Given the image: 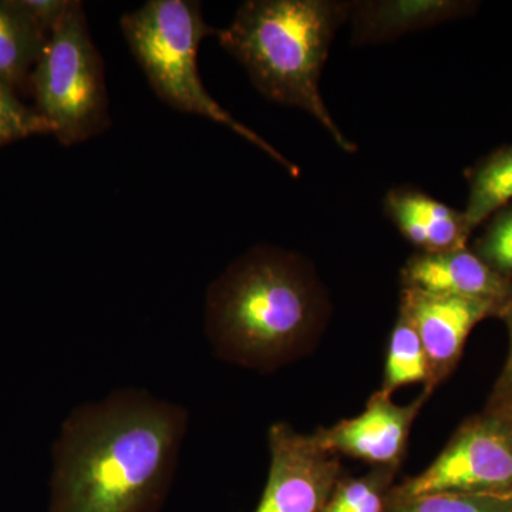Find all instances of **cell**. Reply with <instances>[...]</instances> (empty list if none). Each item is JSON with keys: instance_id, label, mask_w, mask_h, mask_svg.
Segmentation results:
<instances>
[{"instance_id": "cell-1", "label": "cell", "mask_w": 512, "mask_h": 512, "mask_svg": "<svg viewBox=\"0 0 512 512\" xmlns=\"http://www.w3.org/2000/svg\"><path fill=\"white\" fill-rule=\"evenodd\" d=\"M188 413L123 389L77 407L55 448L49 512H158L170 493Z\"/></svg>"}, {"instance_id": "cell-2", "label": "cell", "mask_w": 512, "mask_h": 512, "mask_svg": "<svg viewBox=\"0 0 512 512\" xmlns=\"http://www.w3.org/2000/svg\"><path fill=\"white\" fill-rule=\"evenodd\" d=\"M322 313L318 281L301 258L256 248L211 286L205 323L218 356L268 370L308 345Z\"/></svg>"}, {"instance_id": "cell-3", "label": "cell", "mask_w": 512, "mask_h": 512, "mask_svg": "<svg viewBox=\"0 0 512 512\" xmlns=\"http://www.w3.org/2000/svg\"><path fill=\"white\" fill-rule=\"evenodd\" d=\"M349 12L350 2L336 0H248L217 36L266 99L311 114L353 154L356 144L335 123L320 93L330 46Z\"/></svg>"}, {"instance_id": "cell-4", "label": "cell", "mask_w": 512, "mask_h": 512, "mask_svg": "<svg viewBox=\"0 0 512 512\" xmlns=\"http://www.w3.org/2000/svg\"><path fill=\"white\" fill-rule=\"evenodd\" d=\"M121 30L161 100L174 109L228 127L274 158L292 177H298V165L231 116L205 89L198 70V49L205 37L217 36L218 30L205 23L200 3L150 0L121 18Z\"/></svg>"}, {"instance_id": "cell-5", "label": "cell", "mask_w": 512, "mask_h": 512, "mask_svg": "<svg viewBox=\"0 0 512 512\" xmlns=\"http://www.w3.org/2000/svg\"><path fill=\"white\" fill-rule=\"evenodd\" d=\"M29 84L35 110L64 146L83 143L110 126L103 60L79 0L70 2L47 36Z\"/></svg>"}, {"instance_id": "cell-6", "label": "cell", "mask_w": 512, "mask_h": 512, "mask_svg": "<svg viewBox=\"0 0 512 512\" xmlns=\"http://www.w3.org/2000/svg\"><path fill=\"white\" fill-rule=\"evenodd\" d=\"M433 493H512V429L501 414L485 407L464 421L423 473L390 490L396 497Z\"/></svg>"}, {"instance_id": "cell-7", "label": "cell", "mask_w": 512, "mask_h": 512, "mask_svg": "<svg viewBox=\"0 0 512 512\" xmlns=\"http://www.w3.org/2000/svg\"><path fill=\"white\" fill-rule=\"evenodd\" d=\"M268 480L255 512H322L343 476L339 456L288 423L269 429Z\"/></svg>"}, {"instance_id": "cell-8", "label": "cell", "mask_w": 512, "mask_h": 512, "mask_svg": "<svg viewBox=\"0 0 512 512\" xmlns=\"http://www.w3.org/2000/svg\"><path fill=\"white\" fill-rule=\"evenodd\" d=\"M399 309L419 332L430 369L424 390L433 393L456 370L471 330L484 319L498 318L503 306L403 288Z\"/></svg>"}, {"instance_id": "cell-9", "label": "cell", "mask_w": 512, "mask_h": 512, "mask_svg": "<svg viewBox=\"0 0 512 512\" xmlns=\"http://www.w3.org/2000/svg\"><path fill=\"white\" fill-rule=\"evenodd\" d=\"M431 394L423 390L412 403L400 406L379 390L365 412L328 429L320 427L313 436L323 450L336 456L356 458L372 467L400 468L414 420Z\"/></svg>"}, {"instance_id": "cell-10", "label": "cell", "mask_w": 512, "mask_h": 512, "mask_svg": "<svg viewBox=\"0 0 512 512\" xmlns=\"http://www.w3.org/2000/svg\"><path fill=\"white\" fill-rule=\"evenodd\" d=\"M402 286L434 295L481 299L504 306L512 301V282L493 271L471 248L436 254L417 252L403 266Z\"/></svg>"}, {"instance_id": "cell-11", "label": "cell", "mask_w": 512, "mask_h": 512, "mask_svg": "<svg viewBox=\"0 0 512 512\" xmlns=\"http://www.w3.org/2000/svg\"><path fill=\"white\" fill-rule=\"evenodd\" d=\"M468 0H360L350 2L353 45L390 42L397 37L464 18L477 9Z\"/></svg>"}, {"instance_id": "cell-12", "label": "cell", "mask_w": 512, "mask_h": 512, "mask_svg": "<svg viewBox=\"0 0 512 512\" xmlns=\"http://www.w3.org/2000/svg\"><path fill=\"white\" fill-rule=\"evenodd\" d=\"M384 212L400 234L423 254L466 248L474 232L464 211L454 210L410 187L387 192Z\"/></svg>"}, {"instance_id": "cell-13", "label": "cell", "mask_w": 512, "mask_h": 512, "mask_svg": "<svg viewBox=\"0 0 512 512\" xmlns=\"http://www.w3.org/2000/svg\"><path fill=\"white\" fill-rule=\"evenodd\" d=\"M46 39L18 0H0V83L15 92L30 83Z\"/></svg>"}, {"instance_id": "cell-14", "label": "cell", "mask_w": 512, "mask_h": 512, "mask_svg": "<svg viewBox=\"0 0 512 512\" xmlns=\"http://www.w3.org/2000/svg\"><path fill=\"white\" fill-rule=\"evenodd\" d=\"M512 202V144L497 148L468 171V200L464 210L470 228Z\"/></svg>"}, {"instance_id": "cell-15", "label": "cell", "mask_w": 512, "mask_h": 512, "mask_svg": "<svg viewBox=\"0 0 512 512\" xmlns=\"http://www.w3.org/2000/svg\"><path fill=\"white\" fill-rule=\"evenodd\" d=\"M430 369L426 350L412 319L399 309L387 349L380 392L392 396L400 387L429 382Z\"/></svg>"}, {"instance_id": "cell-16", "label": "cell", "mask_w": 512, "mask_h": 512, "mask_svg": "<svg viewBox=\"0 0 512 512\" xmlns=\"http://www.w3.org/2000/svg\"><path fill=\"white\" fill-rule=\"evenodd\" d=\"M399 468L372 467L365 476L343 474L322 512H384Z\"/></svg>"}, {"instance_id": "cell-17", "label": "cell", "mask_w": 512, "mask_h": 512, "mask_svg": "<svg viewBox=\"0 0 512 512\" xmlns=\"http://www.w3.org/2000/svg\"><path fill=\"white\" fill-rule=\"evenodd\" d=\"M384 512H512V493H433L414 497L389 493Z\"/></svg>"}, {"instance_id": "cell-18", "label": "cell", "mask_w": 512, "mask_h": 512, "mask_svg": "<svg viewBox=\"0 0 512 512\" xmlns=\"http://www.w3.org/2000/svg\"><path fill=\"white\" fill-rule=\"evenodd\" d=\"M483 225V232L471 249L493 271L512 282V202L491 215Z\"/></svg>"}, {"instance_id": "cell-19", "label": "cell", "mask_w": 512, "mask_h": 512, "mask_svg": "<svg viewBox=\"0 0 512 512\" xmlns=\"http://www.w3.org/2000/svg\"><path fill=\"white\" fill-rule=\"evenodd\" d=\"M36 134H53V130L35 109L18 99L15 90L0 83V147Z\"/></svg>"}, {"instance_id": "cell-20", "label": "cell", "mask_w": 512, "mask_h": 512, "mask_svg": "<svg viewBox=\"0 0 512 512\" xmlns=\"http://www.w3.org/2000/svg\"><path fill=\"white\" fill-rule=\"evenodd\" d=\"M72 0H18L20 8L25 10L33 22L39 26L47 36L52 33L57 23L69 9Z\"/></svg>"}, {"instance_id": "cell-21", "label": "cell", "mask_w": 512, "mask_h": 512, "mask_svg": "<svg viewBox=\"0 0 512 512\" xmlns=\"http://www.w3.org/2000/svg\"><path fill=\"white\" fill-rule=\"evenodd\" d=\"M498 318L503 320L505 326H507L510 350H508L507 362H505L501 375L495 383L490 399H501V397L511 396L512 394V301L501 309Z\"/></svg>"}, {"instance_id": "cell-22", "label": "cell", "mask_w": 512, "mask_h": 512, "mask_svg": "<svg viewBox=\"0 0 512 512\" xmlns=\"http://www.w3.org/2000/svg\"><path fill=\"white\" fill-rule=\"evenodd\" d=\"M488 409L494 410L508 421L512 429V394L511 396L501 397V399H490L487 404Z\"/></svg>"}]
</instances>
